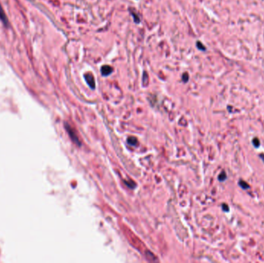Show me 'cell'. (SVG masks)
I'll return each instance as SVG.
<instances>
[{"label": "cell", "mask_w": 264, "mask_h": 263, "mask_svg": "<svg viewBox=\"0 0 264 263\" xmlns=\"http://www.w3.org/2000/svg\"><path fill=\"white\" fill-rule=\"evenodd\" d=\"M218 179L219 181H225L227 179V174L225 173V171H223L219 174V175L218 177Z\"/></svg>", "instance_id": "5b68a950"}, {"label": "cell", "mask_w": 264, "mask_h": 263, "mask_svg": "<svg viewBox=\"0 0 264 263\" xmlns=\"http://www.w3.org/2000/svg\"><path fill=\"white\" fill-rule=\"evenodd\" d=\"M252 144H253V146H254V148H260V140L257 138V137H254V138L253 139V141H252Z\"/></svg>", "instance_id": "8992f818"}, {"label": "cell", "mask_w": 264, "mask_h": 263, "mask_svg": "<svg viewBox=\"0 0 264 263\" xmlns=\"http://www.w3.org/2000/svg\"><path fill=\"white\" fill-rule=\"evenodd\" d=\"M238 185H239V186L241 187L242 189L243 190H248L250 188V185H249L247 182H246L245 181L242 180V179L239 180V181H238Z\"/></svg>", "instance_id": "277c9868"}, {"label": "cell", "mask_w": 264, "mask_h": 263, "mask_svg": "<svg viewBox=\"0 0 264 263\" xmlns=\"http://www.w3.org/2000/svg\"><path fill=\"white\" fill-rule=\"evenodd\" d=\"M222 209H223V211H225V212H229V211H230V206L225 203L223 204V205H222Z\"/></svg>", "instance_id": "9c48e42d"}, {"label": "cell", "mask_w": 264, "mask_h": 263, "mask_svg": "<svg viewBox=\"0 0 264 263\" xmlns=\"http://www.w3.org/2000/svg\"><path fill=\"white\" fill-rule=\"evenodd\" d=\"M260 157H261V159H262L263 161L264 162V156H263V155H260Z\"/></svg>", "instance_id": "7c38bea8"}, {"label": "cell", "mask_w": 264, "mask_h": 263, "mask_svg": "<svg viewBox=\"0 0 264 263\" xmlns=\"http://www.w3.org/2000/svg\"><path fill=\"white\" fill-rule=\"evenodd\" d=\"M197 46L198 48L200 49H202V50H205V47L202 46V43H201L200 42H197Z\"/></svg>", "instance_id": "30bf717a"}, {"label": "cell", "mask_w": 264, "mask_h": 263, "mask_svg": "<svg viewBox=\"0 0 264 263\" xmlns=\"http://www.w3.org/2000/svg\"><path fill=\"white\" fill-rule=\"evenodd\" d=\"M0 19H1V20H2V22L5 23V24H6L7 23L6 17L4 12H3V11H2V8H1V5H0Z\"/></svg>", "instance_id": "ba28073f"}, {"label": "cell", "mask_w": 264, "mask_h": 263, "mask_svg": "<svg viewBox=\"0 0 264 263\" xmlns=\"http://www.w3.org/2000/svg\"><path fill=\"white\" fill-rule=\"evenodd\" d=\"M182 78H183V81L184 82H185V83H186V82H187V81H188V74L187 73H185L183 75V77H182Z\"/></svg>", "instance_id": "8fae6325"}, {"label": "cell", "mask_w": 264, "mask_h": 263, "mask_svg": "<svg viewBox=\"0 0 264 263\" xmlns=\"http://www.w3.org/2000/svg\"><path fill=\"white\" fill-rule=\"evenodd\" d=\"M84 78H85L88 85L90 86V87L91 88L92 90L95 89V80H94V76L92 75L91 73H86L85 75H84Z\"/></svg>", "instance_id": "7a4b0ae2"}, {"label": "cell", "mask_w": 264, "mask_h": 263, "mask_svg": "<svg viewBox=\"0 0 264 263\" xmlns=\"http://www.w3.org/2000/svg\"><path fill=\"white\" fill-rule=\"evenodd\" d=\"M101 74H102L103 76H108V75H110V74L113 72V68L110 67V66L104 65V66H103V67H101Z\"/></svg>", "instance_id": "3957f363"}, {"label": "cell", "mask_w": 264, "mask_h": 263, "mask_svg": "<svg viewBox=\"0 0 264 263\" xmlns=\"http://www.w3.org/2000/svg\"><path fill=\"white\" fill-rule=\"evenodd\" d=\"M65 129L67 130V131L68 132V134H69V136L70 137V138L73 141H74V143L77 144H78V145H81V142L79 141V138L77 135L76 134L75 131H74L73 128H72L67 123H65Z\"/></svg>", "instance_id": "6da1fadb"}, {"label": "cell", "mask_w": 264, "mask_h": 263, "mask_svg": "<svg viewBox=\"0 0 264 263\" xmlns=\"http://www.w3.org/2000/svg\"><path fill=\"white\" fill-rule=\"evenodd\" d=\"M128 144H130L131 145H136L137 144H138V141H137V139L135 137H128Z\"/></svg>", "instance_id": "52a82bcc"}]
</instances>
